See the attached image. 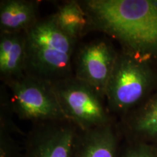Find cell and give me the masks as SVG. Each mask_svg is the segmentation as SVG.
<instances>
[{"mask_svg": "<svg viewBox=\"0 0 157 157\" xmlns=\"http://www.w3.org/2000/svg\"><path fill=\"white\" fill-rule=\"evenodd\" d=\"M52 86L66 119L80 130L117 121L110 113L105 98L74 76L53 82Z\"/></svg>", "mask_w": 157, "mask_h": 157, "instance_id": "5b68a950", "label": "cell"}, {"mask_svg": "<svg viewBox=\"0 0 157 157\" xmlns=\"http://www.w3.org/2000/svg\"><path fill=\"white\" fill-rule=\"evenodd\" d=\"M6 88L1 87L0 103V157H21L23 146L15 137L25 135L12 119V110L9 104L8 93Z\"/></svg>", "mask_w": 157, "mask_h": 157, "instance_id": "7c38bea8", "label": "cell"}, {"mask_svg": "<svg viewBox=\"0 0 157 157\" xmlns=\"http://www.w3.org/2000/svg\"><path fill=\"white\" fill-rule=\"evenodd\" d=\"M24 35L27 74L52 83L74 76L73 58L78 43L59 28L53 15L39 18Z\"/></svg>", "mask_w": 157, "mask_h": 157, "instance_id": "7a4b0ae2", "label": "cell"}, {"mask_svg": "<svg viewBox=\"0 0 157 157\" xmlns=\"http://www.w3.org/2000/svg\"><path fill=\"white\" fill-rule=\"evenodd\" d=\"M111 39L101 38L77 45L74 76L92 86L105 100V91L119 54Z\"/></svg>", "mask_w": 157, "mask_h": 157, "instance_id": "8992f818", "label": "cell"}, {"mask_svg": "<svg viewBox=\"0 0 157 157\" xmlns=\"http://www.w3.org/2000/svg\"><path fill=\"white\" fill-rule=\"evenodd\" d=\"M119 157H157V147L139 141L123 140Z\"/></svg>", "mask_w": 157, "mask_h": 157, "instance_id": "5bb4252c", "label": "cell"}, {"mask_svg": "<svg viewBox=\"0 0 157 157\" xmlns=\"http://www.w3.org/2000/svg\"><path fill=\"white\" fill-rule=\"evenodd\" d=\"M118 127L124 140L157 147V89L140 106L118 120Z\"/></svg>", "mask_w": 157, "mask_h": 157, "instance_id": "9c48e42d", "label": "cell"}, {"mask_svg": "<svg viewBox=\"0 0 157 157\" xmlns=\"http://www.w3.org/2000/svg\"><path fill=\"white\" fill-rule=\"evenodd\" d=\"M39 5L37 0H1L0 32H24L40 18Z\"/></svg>", "mask_w": 157, "mask_h": 157, "instance_id": "8fae6325", "label": "cell"}, {"mask_svg": "<svg viewBox=\"0 0 157 157\" xmlns=\"http://www.w3.org/2000/svg\"><path fill=\"white\" fill-rule=\"evenodd\" d=\"M123 137L118 121L87 130H78L72 157H119Z\"/></svg>", "mask_w": 157, "mask_h": 157, "instance_id": "ba28073f", "label": "cell"}, {"mask_svg": "<svg viewBox=\"0 0 157 157\" xmlns=\"http://www.w3.org/2000/svg\"><path fill=\"white\" fill-rule=\"evenodd\" d=\"M78 2L87 15V34L102 33L157 69V0Z\"/></svg>", "mask_w": 157, "mask_h": 157, "instance_id": "6da1fadb", "label": "cell"}, {"mask_svg": "<svg viewBox=\"0 0 157 157\" xmlns=\"http://www.w3.org/2000/svg\"><path fill=\"white\" fill-rule=\"evenodd\" d=\"M3 84L10 90L12 112L21 120L33 124L67 120L52 82L26 73Z\"/></svg>", "mask_w": 157, "mask_h": 157, "instance_id": "277c9868", "label": "cell"}, {"mask_svg": "<svg viewBox=\"0 0 157 157\" xmlns=\"http://www.w3.org/2000/svg\"><path fill=\"white\" fill-rule=\"evenodd\" d=\"M157 89V69L119 50L105 91V103L118 120L145 103Z\"/></svg>", "mask_w": 157, "mask_h": 157, "instance_id": "3957f363", "label": "cell"}, {"mask_svg": "<svg viewBox=\"0 0 157 157\" xmlns=\"http://www.w3.org/2000/svg\"><path fill=\"white\" fill-rule=\"evenodd\" d=\"M52 15L59 28L76 42L87 34L88 20L78 0L64 2Z\"/></svg>", "mask_w": 157, "mask_h": 157, "instance_id": "4fadbf2b", "label": "cell"}, {"mask_svg": "<svg viewBox=\"0 0 157 157\" xmlns=\"http://www.w3.org/2000/svg\"><path fill=\"white\" fill-rule=\"evenodd\" d=\"M78 130L68 120L33 124L24 135L21 157H72Z\"/></svg>", "mask_w": 157, "mask_h": 157, "instance_id": "52a82bcc", "label": "cell"}, {"mask_svg": "<svg viewBox=\"0 0 157 157\" xmlns=\"http://www.w3.org/2000/svg\"><path fill=\"white\" fill-rule=\"evenodd\" d=\"M26 74L24 32H0V78L3 84Z\"/></svg>", "mask_w": 157, "mask_h": 157, "instance_id": "30bf717a", "label": "cell"}]
</instances>
